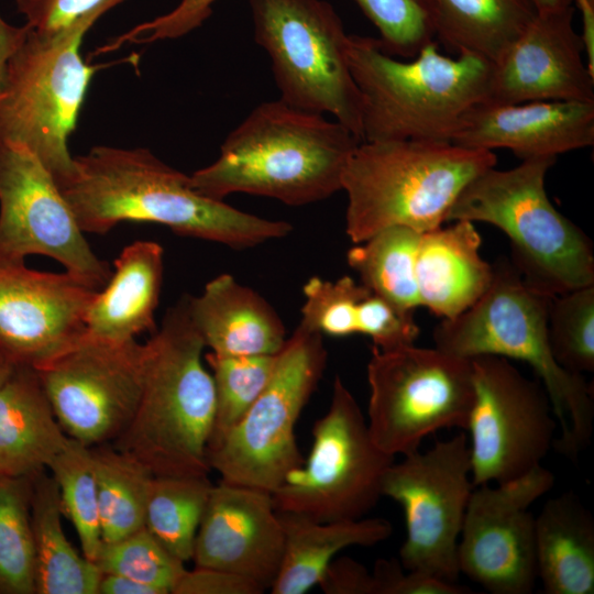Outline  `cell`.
Instances as JSON below:
<instances>
[{
    "label": "cell",
    "mask_w": 594,
    "mask_h": 594,
    "mask_svg": "<svg viewBox=\"0 0 594 594\" xmlns=\"http://www.w3.org/2000/svg\"><path fill=\"white\" fill-rule=\"evenodd\" d=\"M33 476L0 474V594H36Z\"/></svg>",
    "instance_id": "cell-33"
},
{
    "label": "cell",
    "mask_w": 594,
    "mask_h": 594,
    "mask_svg": "<svg viewBox=\"0 0 594 594\" xmlns=\"http://www.w3.org/2000/svg\"><path fill=\"white\" fill-rule=\"evenodd\" d=\"M451 222L421 233L415 266L420 307L442 320L470 308L493 278V264L480 254L482 239L474 223Z\"/></svg>",
    "instance_id": "cell-23"
},
{
    "label": "cell",
    "mask_w": 594,
    "mask_h": 594,
    "mask_svg": "<svg viewBox=\"0 0 594 594\" xmlns=\"http://www.w3.org/2000/svg\"><path fill=\"white\" fill-rule=\"evenodd\" d=\"M389 55L409 59L436 41L426 0H354Z\"/></svg>",
    "instance_id": "cell-39"
},
{
    "label": "cell",
    "mask_w": 594,
    "mask_h": 594,
    "mask_svg": "<svg viewBox=\"0 0 594 594\" xmlns=\"http://www.w3.org/2000/svg\"><path fill=\"white\" fill-rule=\"evenodd\" d=\"M256 582L220 569L195 566L185 570L172 594H261Z\"/></svg>",
    "instance_id": "cell-44"
},
{
    "label": "cell",
    "mask_w": 594,
    "mask_h": 594,
    "mask_svg": "<svg viewBox=\"0 0 594 594\" xmlns=\"http://www.w3.org/2000/svg\"><path fill=\"white\" fill-rule=\"evenodd\" d=\"M11 362H9L0 352V382L3 378L6 372L8 371V367Z\"/></svg>",
    "instance_id": "cell-50"
},
{
    "label": "cell",
    "mask_w": 594,
    "mask_h": 594,
    "mask_svg": "<svg viewBox=\"0 0 594 594\" xmlns=\"http://www.w3.org/2000/svg\"><path fill=\"white\" fill-rule=\"evenodd\" d=\"M319 586L326 594H377L373 572L346 557L331 561Z\"/></svg>",
    "instance_id": "cell-45"
},
{
    "label": "cell",
    "mask_w": 594,
    "mask_h": 594,
    "mask_svg": "<svg viewBox=\"0 0 594 594\" xmlns=\"http://www.w3.org/2000/svg\"><path fill=\"white\" fill-rule=\"evenodd\" d=\"M63 517L54 479L38 472L31 498L36 594H98L101 571L66 537Z\"/></svg>",
    "instance_id": "cell-29"
},
{
    "label": "cell",
    "mask_w": 594,
    "mask_h": 594,
    "mask_svg": "<svg viewBox=\"0 0 594 594\" xmlns=\"http://www.w3.org/2000/svg\"><path fill=\"white\" fill-rule=\"evenodd\" d=\"M59 262L97 289L112 271L90 249L54 177L29 150L0 140V263Z\"/></svg>",
    "instance_id": "cell-16"
},
{
    "label": "cell",
    "mask_w": 594,
    "mask_h": 594,
    "mask_svg": "<svg viewBox=\"0 0 594 594\" xmlns=\"http://www.w3.org/2000/svg\"><path fill=\"white\" fill-rule=\"evenodd\" d=\"M74 163L72 177L57 186L84 233L105 234L123 221L153 222L182 237L246 249L293 229L200 195L190 176L144 147L97 145Z\"/></svg>",
    "instance_id": "cell-1"
},
{
    "label": "cell",
    "mask_w": 594,
    "mask_h": 594,
    "mask_svg": "<svg viewBox=\"0 0 594 594\" xmlns=\"http://www.w3.org/2000/svg\"><path fill=\"white\" fill-rule=\"evenodd\" d=\"M322 338L299 323L278 352L272 376L256 400L208 450L210 470L222 481L273 494L302 464L295 428L326 369Z\"/></svg>",
    "instance_id": "cell-10"
},
{
    "label": "cell",
    "mask_w": 594,
    "mask_h": 594,
    "mask_svg": "<svg viewBox=\"0 0 594 594\" xmlns=\"http://www.w3.org/2000/svg\"><path fill=\"white\" fill-rule=\"evenodd\" d=\"M432 41L402 61L387 54L378 38L349 34L363 141L451 143L469 111L487 100L492 63L472 54L447 56Z\"/></svg>",
    "instance_id": "cell-5"
},
{
    "label": "cell",
    "mask_w": 594,
    "mask_h": 594,
    "mask_svg": "<svg viewBox=\"0 0 594 594\" xmlns=\"http://www.w3.org/2000/svg\"><path fill=\"white\" fill-rule=\"evenodd\" d=\"M28 25L14 26L0 15V96L3 92L8 61L26 34Z\"/></svg>",
    "instance_id": "cell-46"
},
{
    "label": "cell",
    "mask_w": 594,
    "mask_h": 594,
    "mask_svg": "<svg viewBox=\"0 0 594 594\" xmlns=\"http://www.w3.org/2000/svg\"><path fill=\"white\" fill-rule=\"evenodd\" d=\"M99 289L69 273L0 263V352L37 369L77 344Z\"/></svg>",
    "instance_id": "cell-18"
},
{
    "label": "cell",
    "mask_w": 594,
    "mask_h": 594,
    "mask_svg": "<svg viewBox=\"0 0 594 594\" xmlns=\"http://www.w3.org/2000/svg\"><path fill=\"white\" fill-rule=\"evenodd\" d=\"M574 7L537 13L492 64L486 102H594V74L573 26Z\"/></svg>",
    "instance_id": "cell-19"
},
{
    "label": "cell",
    "mask_w": 594,
    "mask_h": 594,
    "mask_svg": "<svg viewBox=\"0 0 594 594\" xmlns=\"http://www.w3.org/2000/svg\"><path fill=\"white\" fill-rule=\"evenodd\" d=\"M361 142L324 114L279 98L264 101L227 135L218 158L193 173L190 182L215 200L242 193L305 206L342 190L345 167Z\"/></svg>",
    "instance_id": "cell-2"
},
{
    "label": "cell",
    "mask_w": 594,
    "mask_h": 594,
    "mask_svg": "<svg viewBox=\"0 0 594 594\" xmlns=\"http://www.w3.org/2000/svg\"><path fill=\"white\" fill-rule=\"evenodd\" d=\"M124 1L107 0L52 33L28 26L8 61L0 96V140L29 150L57 185L74 173L68 138L76 129L90 80L100 68L86 64L79 47L90 28Z\"/></svg>",
    "instance_id": "cell-8"
},
{
    "label": "cell",
    "mask_w": 594,
    "mask_h": 594,
    "mask_svg": "<svg viewBox=\"0 0 594 594\" xmlns=\"http://www.w3.org/2000/svg\"><path fill=\"white\" fill-rule=\"evenodd\" d=\"M283 552V524L271 493L222 480L212 485L195 539V566L232 572L270 590Z\"/></svg>",
    "instance_id": "cell-20"
},
{
    "label": "cell",
    "mask_w": 594,
    "mask_h": 594,
    "mask_svg": "<svg viewBox=\"0 0 594 594\" xmlns=\"http://www.w3.org/2000/svg\"><path fill=\"white\" fill-rule=\"evenodd\" d=\"M277 354H206L216 396L215 420L208 450L227 436L256 400L272 376Z\"/></svg>",
    "instance_id": "cell-35"
},
{
    "label": "cell",
    "mask_w": 594,
    "mask_h": 594,
    "mask_svg": "<svg viewBox=\"0 0 594 594\" xmlns=\"http://www.w3.org/2000/svg\"><path fill=\"white\" fill-rule=\"evenodd\" d=\"M98 594H161L156 588L131 578L101 573Z\"/></svg>",
    "instance_id": "cell-47"
},
{
    "label": "cell",
    "mask_w": 594,
    "mask_h": 594,
    "mask_svg": "<svg viewBox=\"0 0 594 594\" xmlns=\"http://www.w3.org/2000/svg\"><path fill=\"white\" fill-rule=\"evenodd\" d=\"M573 4L580 11L582 30L580 33L586 65L594 74V0H573Z\"/></svg>",
    "instance_id": "cell-48"
},
{
    "label": "cell",
    "mask_w": 594,
    "mask_h": 594,
    "mask_svg": "<svg viewBox=\"0 0 594 594\" xmlns=\"http://www.w3.org/2000/svg\"><path fill=\"white\" fill-rule=\"evenodd\" d=\"M187 307L205 346L215 354H277L286 343V329L275 309L230 274L208 282L199 296H187Z\"/></svg>",
    "instance_id": "cell-22"
},
{
    "label": "cell",
    "mask_w": 594,
    "mask_h": 594,
    "mask_svg": "<svg viewBox=\"0 0 594 594\" xmlns=\"http://www.w3.org/2000/svg\"><path fill=\"white\" fill-rule=\"evenodd\" d=\"M107 0H14L26 25L41 33L63 29Z\"/></svg>",
    "instance_id": "cell-43"
},
{
    "label": "cell",
    "mask_w": 594,
    "mask_h": 594,
    "mask_svg": "<svg viewBox=\"0 0 594 594\" xmlns=\"http://www.w3.org/2000/svg\"><path fill=\"white\" fill-rule=\"evenodd\" d=\"M284 552L273 594H304L319 585L334 557L350 547H372L388 539L392 524L384 518L318 521L278 512Z\"/></svg>",
    "instance_id": "cell-27"
},
{
    "label": "cell",
    "mask_w": 594,
    "mask_h": 594,
    "mask_svg": "<svg viewBox=\"0 0 594 594\" xmlns=\"http://www.w3.org/2000/svg\"><path fill=\"white\" fill-rule=\"evenodd\" d=\"M473 488L464 432L389 465L382 495L404 510L406 538L399 562L405 570L457 582L458 543Z\"/></svg>",
    "instance_id": "cell-13"
},
{
    "label": "cell",
    "mask_w": 594,
    "mask_h": 594,
    "mask_svg": "<svg viewBox=\"0 0 594 594\" xmlns=\"http://www.w3.org/2000/svg\"><path fill=\"white\" fill-rule=\"evenodd\" d=\"M212 485L208 475H164L152 480L144 526L184 563L193 559Z\"/></svg>",
    "instance_id": "cell-32"
},
{
    "label": "cell",
    "mask_w": 594,
    "mask_h": 594,
    "mask_svg": "<svg viewBox=\"0 0 594 594\" xmlns=\"http://www.w3.org/2000/svg\"><path fill=\"white\" fill-rule=\"evenodd\" d=\"M217 1L179 0L177 6L169 12L136 25L99 48V52H111L125 43H152L179 38L201 26L212 14L213 4Z\"/></svg>",
    "instance_id": "cell-41"
},
{
    "label": "cell",
    "mask_w": 594,
    "mask_h": 594,
    "mask_svg": "<svg viewBox=\"0 0 594 594\" xmlns=\"http://www.w3.org/2000/svg\"><path fill=\"white\" fill-rule=\"evenodd\" d=\"M451 143L512 151L522 160L557 157L594 144V102H482L464 117Z\"/></svg>",
    "instance_id": "cell-21"
},
{
    "label": "cell",
    "mask_w": 594,
    "mask_h": 594,
    "mask_svg": "<svg viewBox=\"0 0 594 594\" xmlns=\"http://www.w3.org/2000/svg\"><path fill=\"white\" fill-rule=\"evenodd\" d=\"M537 13L556 12L574 7L573 0H531Z\"/></svg>",
    "instance_id": "cell-49"
},
{
    "label": "cell",
    "mask_w": 594,
    "mask_h": 594,
    "mask_svg": "<svg viewBox=\"0 0 594 594\" xmlns=\"http://www.w3.org/2000/svg\"><path fill=\"white\" fill-rule=\"evenodd\" d=\"M255 42L270 57L279 99L330 114L360 140L362 105L343 22L326 0H249Z\"/></svg>",
    "instance_id": "cell-9"
},
{
    "label": "cell",
    "mask_w": 594,
    "mask_h": 594,
    "mask_svg": "<svg viewBox=\"0 0 594 594\" xmlns=\"http://www.w3.org/2000/svg\"><path fill=\"white\" fill-rule=\"evenodd\" d=\"M435 37L451 53L492 64L537 15L531 0H426Z\"/></svg>",
    "instance_id": "cell-28"
},
{
    "label": "cell",
    "mask_w": 594,
    "mask_h": 594,
    "mask_svg": "<svg viewBox=\"0 0 594 594\" xmlns=\"http://www.w3.org/2000/svg\"><path fill=\"white\" fill-rule=\"evenodd\" d=\"M404 572L399 561L378 560L374 566L377 594H469V587L415 571Z\"/></svg>",
    "instance_id": "cell-42"
},
{
    "label": "cell",
    "mask_w": 594,
    "mask_h": 594,
    "mask_svg": "<svg viewBox=\"0 0 594 594\" xmlns=\"http://www.w3.org/2000/svg\"><path fill=\"white\" fill-rule=\"evenodd\" d=\"M414 312L370 289L361 301L359 333L369 337L374 348L383 351L415 344L420 329Z\"/></svg>",
    "instance_id": "cell-40"
},
{
    "label": "cell",
    "mask_w": 594,
    "mask_h": 594,
    "mask_svg": "<svg viewBox=\"0 0 594 594\" xmlns=\"http://www.w3.org/2000/svg\"><path fill=\"white\" fill-rule=\"evenodd\" d=\"M474 399L470 432L474 486L519 477L541 461L558 428L540 381L526 377L509 360L496 355L471 359Z\"/></svg>",
    "instance_id": "cell-14"
},
{
    "label": "cell",
    "mask_w": 594,
    "mask_h": 594,
    "mask_svg": "<svg viewBox=\"0 0 594 594\" xmlns=\"http://www.w3.org/2000/svg\"><path fill=\"white\" fill-rule=\"evenodd\" d=\"M554 485L541 464L496 484L474 486L458 543L460 574L492 594H529L537 575L531 505Z\"/></svg>",
    "instance_id": "cell-17"
},
{
    "label": "cell",
    "mask_w": 594,
    "mask_h": 594,
    "mask_svg": "<svg viewBox=\"0 0 594 594\" xmlns=\"http://www.w3.org/2000/svg\"><path fill=\"white\" fill-rule=\"evenodd\" d=\"M557 157L495 166L474 177L450 208L447 222L492 224L510 242V262L532 288L557 296L594 284V251L584 231L550 201L546 176Z\"/></svg>",
    "instance_id": "cell-7"
},
{
    "label": "cell",
    "mask_w": 594,
    "mask_h": 594,
    "mask_svg": "<svg viewBox=\"0 0 594 594\" xmlns=\"http://www.w3.org/2000/svg\"><path fill=\"white\" fill-rule=\"evenodd\" d=\"M47 469L57 485L63 515L76 530L82 554L96 562L103 541L91 447L70 439Z\"/></svg>",
    "instance_id": "cell-34"
},
{
    "label": "cell",
    "mask_w": 594,
    "mask_h": 594,
    "mask_svg": "<svg viewBox=\"0 0 594 594\" xmlns=\"http://www.w3.org/2000/svg\"><path fill=\"white\" fill-rule=\"evenodd\" d=\"M103 543L144 527L154 475L111 443L91 447Z\"/></svg>",
    "instance_id": "cell-30"
},
{
    "label": "cell",
    "mask_w": 594,
    "mask_h": 594,
    "mask_svg": "<svg viewBox=\"0 0 594 594\" xmlns=\"http://www.w3.org/2000/svg\"><path fill=\"white\" fill-rule=\"evenodd\" d=\"M496 162L493 152L448 142L362 141L342 178L345 233L355 244L391 227L436 229L462 189Z\"/></svg>",
    "instance_id": "cell-6"
},
{
    "label": "cell",
    "mask_w": 594,
    "mask_h": 594,
    "mask_svg": "<svg viewBox=\"0 0 594 594\" xmlns=\"http://www.w3.org/2000/svg\"><path fill=\"white\" fill-rule=\"evenodd\" d=\"M69 440L37 371L10 363L0 382V474L33 476L46 470Z\"/></svg>",
    "instance_id": "cell-24"
},
{
    "label": "cell",
    "mask_w": 594,
    "mask_h": 594,
    "mask_svg": "<svg viewBox=\"0 0 594 594\" xmlns=\"http://www.w3.org/2000/svg\"><path fill=\"white\" fill-rule=\"evenodd\" d=\"M114 271L89 307L85 337L112 343L153 333L164 276V250L153 241H135L114 260Z\"/></svg>",
    "instance_id": "cell-25"
},
{
    "label": "cell",
    "mask_w": 594,
    "mask_h": 594,
    "mask_svg": "<svg viewBox=\"0 0 594 594\" xmlns=\"http://www.w3.org/2000/svg\"><path fill=\"white\" fill-rule=\"evenodd\" d=\"M548 338L563 369L580 375L594 371V284L552 298Z\"/></svg>",
    "instance_id": "cell-36"
},
{
    "label": "cell",
    "mask_w": 594,
    "mask_h": 594,
    "mask_svg": "<svg viewBox=\"0 0 594 594\" xmlns=\"http://www.w3.org/2000/svg\"><path fill=\"white\" fill-rule=\"evenodd\" d=\"M145 343L84 337L35 369L68 438L87 447L111 443L132 419L143 387Z\"/></svg>",
    "instance_id": "cell-15"
},
{
    "label": "cell",
    "mask_w": 594,
    "mask_h": 594,
    "mask_svg": "<svg viewBox=\"0 0 594 594\" xmlns=\"http://www.w3.org/2000/svg\"><path fill=\"white\" fill-rule=\"evenodd\" d=\"M101 573L121 574L170 594L185 572V563L172 554L144 526L119 540L103 543L95 562Z\"/></svg>",
    "instance_id": "cell-37"
},
{
    "label": "cell",
    "mask_w": 594,
    "mask_h": 594,
    "mask_svg": "<svg viewBox=\"0 0 594 594\" xmlns=\"http://www.w3.org/2000/svg\"><path fill=\"white\" fill-rule=\"evenodd\" d=\"M311 433L308 458L272 494L277 512L318 521L363 518L383 496V479L395 457L373 441L365 416L340 376Z\"/></svg>",
    "instance_id": "cell-12"
},
{
    "label": "cell",
    "mask_w": 594,
    "mask_h": 594,
    "mask_svg": "<svg viewBox=\"0 0 594 594\" xmlns=\"http://www.w3.org/2000/svg\"><path fill=\"white\" fill-rule=\"evenodd\" d=\"M552 298L528 285L510 260L501 256L493 263L485 293L455 318L443 319L433 330V340L437 348L464 359L496 355L529 364L548 394L560 429L553 447L576 460L593 431V387L582 375L563 369L551 352Z\"/></svg>",
    "instance_id": "cell-4"
},
{
    "label": "cell",
    "mask_w": 594,
    "mask_h": 594,
    "mask_svg": "<svg viewBox=\"0 0 594 594\" xmlns=\"http://www.w3.org/2000/svg\"><path fill=\"white\" fill-rule=\"evenodd\" d=\"M537 575L547 594L594 593V519L572 492L535 517Z\"/></svg>",
    "instance_id": "cell-26"
},
{
    "label": "cell",
    "mask_w": 594,
    "mask_h": 594,
    "mask_svg": "<svg viewBox=\"0 0 594 594\" xmlns=\"http://www.w3.org/2000/svg\"><path fill=\"white\" fill-rule=\"evenodd\" d=\"M205 348L189 317L187 296L167 309L145 342L139 405L111 444L154 476L209 474L216 396L202 362Z\"/></svg>",
    "instance_id": "cell-3"
},
{
    "label": "cell",
    "mask_w": 594,
    "mask_h": 594,
    "mask_svg": "<svg viewBox=\"0 0 594 594\" xmlns=\"http://www.w3.org/2000/svg\"><path fill=\"white\" fill-rule=\"evenodd\" d=\"M369 288L350 276L328 280L314 276L302 287V326L322 336L359 333L360 306Z\"/></svg>",
    "instance_id": "cell-38"
},
{
    "label": "cell",
    "mask_w": 594,
    "mask_h": 594,
    "mask_svg": "<svg viewBox=\"0 0 594 594\" xmlns=\"http://www.w3.org/2000/svg\"><path fill=\"white\" fill-rule=\"evenodd\" d=\"M366 374V422L384 452L406 455L440 429H466L474 399L471 359L437 346L373 348Z\"/></svg>",
    "instance_id": "cell-11"
},
{
    "label": "cell",
    "mask_w": 594,
    "mask_h": 594,
    "mask_svg": "<svg viewBox=\"0 0 594 594\" xmlns=\"http://www.w3.org/2000/svg\"><path fill=\"white\" fill-rule=\"evenodd\" d=\"M421 233L407 227L386 228L355 243L346 261L361 284L400 308L420 307L416 283V256Z\"/></svg>",
    "instance_id": "cell-31"
}]
</instances>
